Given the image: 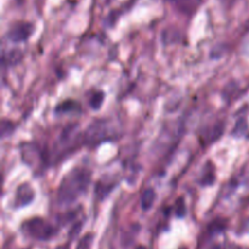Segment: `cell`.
Listing matches in <instances>:
<instances>
[{"mask_svg": "<svg viewBox=\"0 0 249 249\" xmlns=\"http://www.w3.org/2000/svg\"><path fill=\"white\" fill-rule=\"evenodd\" d=\"M91 174L83 168H74L67 173L61 181L57 191V199L61 204L73 203L88 189Z\"/></svg>", "mask_w": 249, "mask_h": 249, "instance_id": "6da1fadb", "label": "cell"}, {"mask_svg": "<svg viewBox=\"0 0 249 249\" xmlns=\"http://www.w3.org/2000/svg\"><path fill=\"white\" fill-rule=\"evenodd\" d=\"M29 237L39 241H48L55 235V229L41 218H33L27 220L22 226Z\"/></svg>", "mask_w": 249, "mask_h": 249, "instance_id": "7a4b0ae2", "label": "cell"}, {"mask_svg": "<svg viewBox=\"0 0 249 249\" xmlns=\"http://www.w3.org/2000/svg\"><path fill=\"white\" fill-rule=\"evenodd\" d=\"M34 31V26L31 22L19 21L15 22L7 31V39L14 43H21V41L27 40L32 36Z\"/></svg>", "mask_w": 249, "mask_h": 249, "instance_id": "3957f363", "label": "cell"}, {"mask_svg": "<svg viewBox=\"0 0 249 249\" xmlns=\"http://www.w3.org/2000/svg\"><path fill=\"white\" fill-rule=\"evenodd\" d=\"M34 199V190L29 184H23L17 189L15 196L16 207H24Z\"/></svg>", "mask_w": 249, "mask_h": 249, "instance_id": "277c9868", "label": "cell"}, {"mask_svg": "<svg viewBox=\"0 0 249 249\" xmlns=\"http://www.w3.org/2000/svg\"><path fill=\"white\" fill-rule=\"evenodd\" d=\"M168 1L174 4L175 7L184 14L190 15L197 9L202 0H168Z\"/></svg>", "mask_w": 249, "mask_h": 249, "instance_id": "5b68a950", "label": "cell"}, {"mask_svg": "<svg viewBox=\"0 0 249 249\" xmlns=\"http://www.w3.org/2000/svg\"><path fill=\"white\" fill-rule=\"evenodd\" d=\"M156 199V192L153 189H146L141 196V207L143 211H148L153 206Z\"/></svg>", "mask_w": 249, "mask_h": 249, "instance_id": "8992f818", "label": "cell"}, {"mask_svg": "<svg viewBox=\"0 0 249 249\" xmlns=\"http://www.w3.org/2000/svg\"><path fill=\"white\" fill-rule=\"evenodd\" d=\"M74 109H79V105H78L75 101H73V100H67V101L58 105V106L56 107L55 112L58 114H62V113H67V112H72L74 111Z\"/></svg>", "mask_w": 249, "mask_h": 249, "instance_id": "52a82bcc", "label": "cell"}, {"mask_svg": "<svg viewBox=\"0 0 249 249\" xmlns=\"http://www.w3.org/2000/svg\"><path fill=\"white\" fill-rule=\"evenodd\" d=\"M104 99H105L104 92H102V91L95 92V94L92 95V96L90 97V100H89L90 107H91L92 109H99L100 107H101L102 102H104Z\"/></svg>", "mask_w": 249, "mask_h": 249, "instance_id": "ba28073f", "label": "cell"}, {"mask_svg": "<svg viewBox=\"0 0 249 249\" xmlns=\"http://www.w3.org/2000/svg\"><path fill=\"white\" fill-rule=\"evenodd\" d=\"M92 241H94V235H92V233H88V235H85L84 237L79 241L77 249H90L92 245Z\"/></svg>", "mask_w": 249, "mask_h": 249, "instance_id": "9c48e42d", "label": "cell"}, {"mask_svg": "<svg viewBox=\"0 0 249 249\" xmlns=\"http://www.w3.org/2000/svg\"><path fill=\"white\" fill-rule=\"evenodd\" d=\"M22 53L18 50H12L11 53H9V55L4 56V61H9V65H15V63L18 62L21 60Z\"/></svg>", "mask_w": 249, "mask_h": 249, "instance_id": "30bf717a", "label": "cell"}, {"mask_svg": "<svg viewBox=\"0 0 249 249\" xmlns=\"http://www.w3.org/2000/svg\"><path fill=\"white\" fill-rule=\"evenodd\" d=\"M14 129H15L14 124H12L10 121H6V119H4V121L1 122V135H2V138H6L7 135H10V134L14 131Z\"/></svg>", "mask_w": 249, "mask_h": 249, "instance_id": "8fae6325", "label": "cell"}, {"mask_svg": "<svg viewBox=\"0 0 249 249\" xmlns=\"http://www.w3.org/2000/svg\"><path fill=\"white\" fill-rule=\"evenodd\" d=\"M175 214H177L178 218H182L186 214V207H185L184 199L179 198L177 202V208H175Z\"/></svg>", "mask_w": 249, "mask_h": 249, "instance_id": "7c38bea8", "label": "cell"}, {"mask_svg": "<svg viewBox=\"0 0 249 249\" xmlns=\"http://www.w3.org/2000/svg\"><path fill=\"white\" fill-rule=\"evenodd\" d=\"M135 249H146V247H143V246H139V247H136Z\"/></svg>", "mask_w": 249, "mask_h": 249, "instance_id": "4fadbf2b", "label": "cell"}, {"mask_svg": "<svg viewBox=\"0 0 249 249\" xmlns=\"http://www.w3.org/2000/svg\"><path fill=\"white\" fill-rule=\"evenodd\" d=\"M230 249H240V248H238V247H233V246H232V247H231Z\"/></svg>", "mask_w": 249, "mask_h": 249, "instance_id": "5bb4252c", "label": "cell"}, {"mask_svg": "<svg viewBox=\"0 0 249 249\" xmlns=\"http://www.w3.org/2000/svg\"><path fill=\"white\" fill-rule=\"evenodd\" d=\"M180 249H187V248H185V247H182V248H180Z\"/></svg>", "mask_w": 249, "mask_h": 249, "instance_id": "9a60e30c", "label": "cell"}]
</instances>
